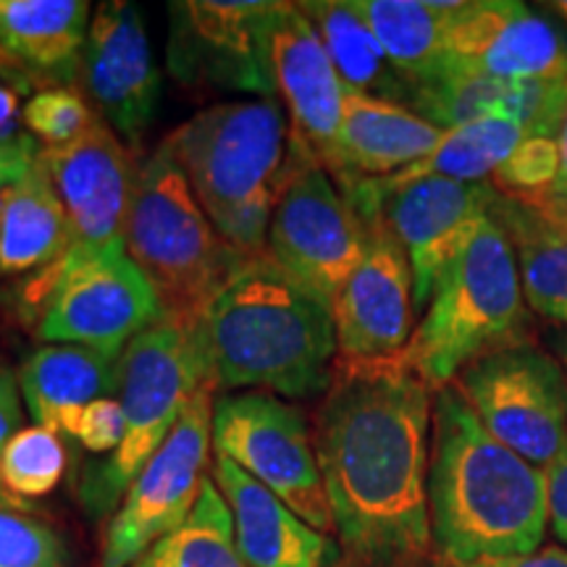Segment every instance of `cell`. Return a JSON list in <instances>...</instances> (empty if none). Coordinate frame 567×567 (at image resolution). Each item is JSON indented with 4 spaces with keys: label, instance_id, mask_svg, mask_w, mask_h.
<instances>
[{
    "label": "cell",
    "instance_id": "cell-1",
    "mask_svg": "<svg viewBox=\"0 0 567 567\" xmlns=\"http://www.w3.org/2000/svg\"><path fill=\"white\" fill-rule=\"evenodd\" d=\"M434 389L405 363L337 360L313 444L334 530L354 567H421L429 515Z\"/></svg>",
    "mask_w": 567,
    "mask_h": 567
},
{
    "label": "cell",
    "instance_id": "cell-2",
    "mask_svg": "<svg viewBox=\"0 0 567 567\" xmlns=\"http://www.w3.org/2000/svg\"><path fill=\"white\" fill-rule=\"evenodd\" d=\"M189 334L213 392L247 389L305 400L323 394L334 379L331 305L268 252L234 268Z\"/></svg>",
    "mask_w": 567,
    "mask_h": 567
},
{
    "label": "cell",
    "instance_id": "cell-3",
    "mask_svg": "<svg viewBox=\"0 0 567 567\" xmlns=\"http://www.w3.org/2000/svg\"><path fill=\"white\" fill-rule=\"evenodd\" d=\"M429 515L446 565L530 555L549 526L547 473L496 442L455 384L434 392Z\"/></svg>",
    "mask_w": 567,
    "mask_h": 567
},
{
    "label": "cell",
    "instance_id": "cell-4",
    "mask_svg": "<svg viewBox=\"0 0 567 567\" xmlns=\"http://www.w3.org/2000/svg\"><path fill=\"white\" fill-rule=\"evenodd\" d=\"M289 140L276 97L210 105L166 137L213 229L243 258L268 252Z\"/></svg>",
    "mask_w": 567,
    "mask_h": 567
},
{
    "label": "cell",
    "instance_id": "cell-5",
    "mask_svg": "<svg viewBox=\"0 0 567 567\" xmlns=\"http://www.w3.org/2000/svg\"><path fill=\"white\" fill-rule=\"evenodd\" d=\"M528 331L513 243L488 216L446 266L402 358L439 392L484 354L528 342Z\"/></svg>",
    "mask_w": 567,
    "mask_h": 567
},
{
    "label": "cell",
    "instance_id": "cell-6",
    "mask_svg": "<svg viewBox=\"0 0 567 567\" xmlns=\"http://www.w3.org/2000/svg\"><path fill=\"white\" fill-rule=\"evenodd\" d=\"M126 255L158 295L163 321L187 331L245 260L213 229L166 140L137 168Z\"/></svg>",
    "mask_w": 567,
    "mask_h": 567
},
{
    "label": "cell",
    "instance_id": "cell-7",
    "mask_svg": "<svg viewBox=\"0 0 567 567\" xmlns=\"http://www.w3.org/2000/svg\"><path fill=\"white\" fill-rule=\"evenodd\" d=\"M205 368L187 329L161 321L132 339L116 365V394L124 410V439L109 460L90 467L82 502L90 515H109L126 488L161 450L189 400L205 389Z\"/></svg>",
    "mask_w": 567,
    "mask_h": 567
},
{
    "label": "cell",
    "instance_id": "cell-8",
    "mask_svg": "<svg viewBox=\"0 0 567 567\" xmlns=\"http://www.w3.org/2000/svg\"><path fill=\"white\" fill-rule=\"evenodd\" d=\"M40 158L66 210V250L55 264L21 284L19 308L40 321L59 284L90 260L126 252L132 193L137 172L124 142L97 116L84 137L61 147H42Z\"/></svg>",
    "mask_w": 567,
    "mask_h": 567
},
{
    "label": "cell",
    "instance_id": "cell-9",
    "mask_svg": "<svg viewBox=\"0 0 567 567\" xmlns=\"http://www.w3.org/2000/svg\"><path fill=\"white\" fill-rule=\"evenodd\" d=\"M213 452L243 467L305 523L323 534L334 530L313 431L297 405L268 392L216 396Z\"/></svg>",
    "mask_w": 567,
    "mask_h": 567
},
{
    "label": "cell",
    "instance_id": "cell-10",
    "mask_svg": "<svg viewBox=\"0 0 567 567\" xmlns=\"http://www.w3.org/2000/svg\"><path fill=\"white\" fill-rule=\"evenodd\" d=\"M365 226L326 168L289 140V163L268 226V255L334 305L363 258Z\"/></svg>",
    "mask_w": 567,
    "mask_h": 567
},
{
    "label": "cell",
    "instance_id": "cell-11",
    "mask_svg": "<svg viewBox=\"0 0 567 567\" xmlns=\"http://www.w3.org/2000/svg\"><path fill=\"white\" fill-rule=\"evenodd\" d=\"M496 442L530 465L547 467L567 444V368L520 342L478 358L455 379Z\"/></svg>",
    "mask_w": 567,
    "mask_h": 567
},
{
    "label": "cell",
    "instance_id": "cell-12",
    "mask_svg": "<svg viewBox=\"0 0 567 567\" xmlns=\"http://www.w3.org/2000/svg\"><path fill=\"white\" fill-rule=\"evenodd\" d=\"M213 450V389H200L126 488L103 538V567H130L193 515Z\"/></svg>",
    "mask_w": 567,
    "mask_h": 567
},
{
    "label": "cell",
    "instance_id": "cell-13",
    "mask_svg": "<svg viewBox=\"0 0 567 567\" xmlns=\"http://www.w3.org/2000/svg\"><path fill=\"white\" fill-rule=\"evenodd\" d=\"M342 193L354 210H379L405 247L413 268L415 310L429 308L446 266L492 216L499 195L488 182L471 184L439 176L392 189H381L371 179H363L344 187Z\"/></svg>",
    "mask_w": 567,
    "mask_h": 567
},
{
    "label": "cell",
    "instance_id": "cell-14",
    "mask_svg": "<svg viewBox=\"0 0 567 567\" xmlns=\"http://www.w3.org/2000/svg\"><path fill=\"white\" fill-rule=\"evenodd\" d=\"M358 216L365 226L363 258L331 305L337 360L347 363L396 358L415 331L413 268L405 247L379 210H358Z\"/></svg>",
    "mask_w": 567,
    "mask_h": 567
},
{
    "label": "cell",
    "instance_id": "cell-15",
    "mask_svg": "<svg viewBox=\"0 0 567 567\" xmlns=\"http://www.w3.org/2000/svg\"><path fill=\"white\" fill-rule=\"evenodd\" d=\"M274 6L264 0H184L168 6L172 74L189 87L274 97L266 55V24Z\"/></svg>",
    "mask_w": 567,
    "mask_h": 567
},
{
    "label": "cell",
    "instance_id": "cell-16",
    "mask_svg": "<svg viewBox=\"0 0 567 567\" xmlns=\"http://www.w3.org/2000/svg\"><path fill=\"white\" fill-rule=\"evenodd\" d=\"M161 321L158 295L130 255L118 252L90 260L59 284L38 321V339L122 358L132 339Z\"/></svg>",
    "mask_w": 567,
    "mask_h": 567
},
{
    "label": "cell",
    "instance_id": "cell-17",
    "mask_svg": "<svg viewBox=\"0 0 567 567\" xmlns=\"http://www.w3.org/2000/svg\"><path fill=\"white\" fill-rule=\"evenodd\" d=\"M80 76L97 116L118 140L137 147L151 130L161 97V69L137 6L126 0L97 6L84 42Z\"/></svg>",
    "mask_w": 567,
    "mask_h": 567
},
{
    "label": "cell",
    "instance_id": "cell-18",
    "mask_svg": "<svg viewBox=\"0 0 567 567\" xmlns=\"http://www.w3.org/2000/svg\"><path fill=\"white\" fill-rule=\"evenodd\" d=\"M444 69L494 80L563 82L567 38L555 21L523 3L460 0L446 34Z\"/></svg>",
    "mask_w": 567,
    "mask_h": 567
},
{
    "label": "cell",
    "instance_id": "cell-19",
    "mask_svg": "<svg viewBox=\"0 0 567 567\" xmlns=\"http://www.w3.org/2000/svg\"><path fill=\"white\" fill-rule=\"evenodd\" d=\"M266 55L274 95L289 116L292 145L329 172L342 124L347 87L316 27L297 3H276L266 24Z\"/></svg>",
    "mask_w": 567,
    "mask_h": 567
},
{
    "label": "cell",
    "instance_id": "cell-20",
    "mask_svg": "<svg viewBox=\"0 0 567 567\" xmlns=\"http://www.w3.org/2000/svg\"><path fill=\"white\" fill-rule=\"evenodd\" d=\"M408 109L444 132L481 118H507L536 137L557 140L567 113V80L515 82L444 69L413 84Z\"/></svg>",
    "mask_w": 567,
    "mask_h": 567
},
{
    "label": "cell",
    "instance_id": "cell-21",
    "mask_svg": "<svg viewBox=\"0 0 567 567\" xmlns=\"http://www.w3.org/2000/svg\"><path fill=\"white\" fill-rule=\"evenodd\" d=\"M213 481L234 517V538L250 567H339L337 542L305 523L274 492L216 455Z\"/></svg>",
    "mask_w": 567,
    "mask_h": 567
},
{
    "label": "cell",
    "instance_id": "cell-22",
    "mask_svg": "<svg viewBox=\"0 0 567 567\" xmlns=\"http://www.w3.org/2000/svg\"><path fill=\"white\" fill-rule=\"evenodd\" d=\"M442 140L444 130L408 105L347 90L329 174L342 189L363 179H384L423 161Z\"/></svg>",
    "mask_w": 567,
    "mask_h": 567
},
{
    "label": "cell",
    "instance_id": "cell-23",
    "mask_svg": "<svg viewBox=\"0 0 567 567\" xmlns=\"http://www.w3.org/2000/svg\"><path fill=\"white\" fill-rule=\"evenodd\" d=\"M84 0H0V48L34 84L71 87L90 30Z\"/></svg>",
    "mask_w": 567,
    "mask_h": 567
},
{
    "label": "cell",
    "instance_id": "cell-24",
    "mask_svg": "<svg viewBox=\"0 0 567 567\" xmlns=\"http://www.w3.org/2000/svg\"><path fill=\"white\" fill-rule=\"evenodd\" d=\"M113 354L80 344H45L19 368V392L34 425L74 439L76 421L92 402L116 392Z\"/></svg>",
    "mask_w": 567,
    "mask_h": 567
},
{
    "label": "cell",
    "instance_id": "cell-25",
    "mask_svg": "<svg viewBox=\"0 0 567 567\" xmlns=\"http://www.w3.org/2000/svg\"><path fill=\"white\" fill-rule=\"evenodd\" d=\"M66 210L38 158L0 195V274H38L66 250Z\"/></svg>",
    "mask_w": 567,
    "mask_h": 567
},
{
    "label": "cell",
    "instance_id": "cell-26",
    "mask_svg": "<svg viewBox=\"0 0 567 567\" xmlns=\"http://www.w3.org/2000/svg\"><path fill=\"white\" fill-rule=\"evenodd\" d=\"M492 216L513 243L528 310L567 326V226L536 205L502 195Z\"/></svg>",
    "mask_w": 567,
    "mask_h": 567
},
{
    "label": "cell",
    "instance_id": "cell-27",
    "mask_svg": "<svg viewBox=\"0 0 567 567\" xmlns=\"http://www.w3.org/2000/svg\"><path fill=\"white\" fill-rule=\"evenodd\" d=\"M297 6L316 27L347 90L408 105L413 84L389 61L352 0H308Z\"/></svg>",
    "mask_w": 567,
    "mask_h": 567
},
{
    "label": "cell",
    "instance_id": "cell-28",
    "mask_svg": "<svg viewBox=\"0 0 567 567\" xmlns=\"http://www.w3.org/2000/svg\"><path fill=\"white\" fill-rule=\"evenodd\" d=\"M352 6L410 84L442 71L446 34L460 0H352Z\"/></svg>",
    "mask_w": 567,
    "mask_h": 567
},
{
    "label": "cell",
    "instance_id": "cell-29",
    "mask_svg": "<svg viewBox=\"0 0 567 567\" xmlns=\"http://www.w3.org/2000/svg\"><path fill=\"white\" fill-rule=\"evenodd\" d=\"M526 126L507 122V118H481L455 130H446L444 140L431 155L413 163L405 172L384 176V179H371L375 187L392 189L400 184H410L417 179H439L492 184L494 174L505 166L509 155L517 151L523 140L528 137Z\"/></svg>",
    "mask_w": 567,
    "mask_h": 567
},
{
    "label": "cell",
    "instance_id": "cell-30",
    "mask_svg": "<svg viewBox=\"0 0 567 567\" xmlns=\"http://www.w3.org/2000/svg\"><path fill=\"white\" fill-rule=\"evenodd\" d=\"M130 567H250L234 538L231 509L213 476L205 478L193 515Z\"/></svg>",
    "mask_w": 567,
    "mask_h": 567
},
{
    "label": "cell",
    "instance_id": "cell-31",
    "mask_svg": "<svg viewBox=\"0 0 567 567\" xmlns=\"http://www.w3.org/2000/svg\"><path fill=\"white\" fill-rule=\"evenodd\" d=\"M66 473V450L59 434L42 429V425H27L11 439L0 463V481L6 492L21 502L40 499L55 492Z\"/></svg>",
    "mask_w": 567,
    "mask_h": 567
},
{
    "label": "cell",
    "instance_id": "cell-32",
    "mask_svg": "<svg viewBox=\"0 0 567 567\" xmlns=\"http://www.w3.org/2000/svg\"><path fill=\"white\" fill-rule=\"evenodd\" d=\"M97 116L74 87L38 90L24 105V130L42 147H61L84 137Z\"/></svg>",
    "mask_w": 567,
    "mask_h": 567
},
{
    "label": "cell",
    "instance_id": "cell-33",
    "mask_svg": "<svg viewBox=\"0 0 567 567\" xmlns=\"http://www.w3.org/2000/svg\"><path fill=\"white\" fill-rule=\"evenodd\" d=\"M557 166V140L528 134L505 166L494 174L492 187L509 200L542 205L549 200L551 187H555Z\"/></svg>",
    "mask_w": 567,
    "mask_h": 567
},
{
    "label": "cell",
    "instance_id": "cell-34",
    "mask_svg": "<svg viewBox=\"0 0 567 567\" xmlns=\"http://www.w3.org/2000/svg\"><path fill=\"white\" fill-rule=\"evenodd\" d=\"M61 536L27 513L0 509V567H66Z\"/></svg>",
    "mask_w": 567,
    "mask_h": 567
},
{
    "label": "cell",
    "instance_id": "cell-35",
    "mask_svg": "<svg viewBox=\"0 0 567 567\" xmlns=\"http://www.w3.org/2000/svg\"><path fill=\"white\" fill-rule=\"evenodd\" d=\"M34 95V80L0 48V142L27 137L24 105Z\"/></svg>",
    "mask_w": 567,
    "mask_h": 567
},
{
    "label": "cell",
    "instance_id": "cell-36",
    "mask_svg": "<svg viewBox=\"0 0 567 567\" xmlns=\"http://www.w3.org/2000/svg\"><path fill=\"white\" fill-rule=\"evenodd\" d=\"M74 439L95 455H113L124 439V410L118 400L103 396L92 402L76 421Z\"/></svg>",
    "mask_w": 567,
    "mask_h": 567
},
{
    "label": "cell",
    "instance_id": "cell-37",
    "mask_svg": "<svg viewBox=\"0 0 567 567\" xmlns=\"http://www.w3.org/2000/svg\"><path fill=\"white\" fill-rule=\"evenodd\" d=\"M24 410H21V392H19V379L9 368L0 365V463H3V452L13 436L19 434L24 425H21ZM0 509H17V513H27L30 502H21L17 496L6 492L3 481H0Z\"/></svg>",
    "mask_w": 567,
    "mask_h": 567
},
{
    "label": "cell",
    "instance_id": "cell-38",
    "mask_svg": "<svg viewBox=\"0 0 567 567\" xmlns=\"http://www.w3.org/2000/svg\"><path fill=\"white\" fill-rule=\"evenodd\" d=\"M544 473H547L549 526L559 542L567 544V444Z\"/></svg>",
    "mask_w": 567,
    "mask_h": 567
},
{
    "label": "cell",
    "instance_id": "cell-39",
    "mask_svg": "<svg viewBox=\"0 0 567 567\" xmlns=\"http://www.w3.org/2000/svg\"><path fill=\"white\" fill-rule=\"evenodd\" d=\"M40 151L42 147L32 134L17 142H0V195L30 172L32 163L40 158Z\"/></svg>",
    "mask_w": 567,
    "mask_h": 567
},
{
    "label": "cell",
    "instance_id": "cell-40",
    "mask_svg": "<svg viewBox=\"0 0 567 567\" xmlns=\"http://www.w3.org/2000/svg\"><path fill=\"white\" fill-rule=\"evenodd\" d=\"M446 567H567V549L547 547L530 551L520 557H502V559H481L471 565H446Z\"/></svg>",
    "mask_w": 567,
    "mask_h": 567
},
{
    "label": "cell",
    "instance_id": "cell-41",
    "mask_svg": "<svg viewBox=\"0 0 567 567\" xmlns=\"http://www.w3.org/2000/svg\"><path fill=\"white\" fill-rule=\"evenodd\" d=\"M557 158H559L557 179H555V187H551L549 200L565 203L567 200V113L563 118V126H559V132H557Z\"/></svg>",
    "mask_w": 567,
    "mask_h": 567
},
{
    "label": "cell",
    "instance_id": "cell-42",
    "mask_svg": "<svg viewBox=\"0 0 567 567\" xmlns=\"http://www.w3.org/2000/svg\"><path fill=\"white\" fill-rule=\"evenodd\" d=\"M536 208L547 213V216H549V218H555V221H559V224H565V226H567V200H565V203H555V200H549V203L536 205Z\"/></svg>",
    "mask_w": 567,
    "mask_h": 567
},
{
    "label": "cell",
    "instance_id": "cell-43",
    "mask_svg": "<svg viewBox=\"0 0 567 567\" xmlns=\"http://www.w3.org/2000/svg\"><path fill=\"white\" fill-rule=\"evenodd\" d=\"M551 9H555L559 17L567 19V0H557V3H551Z\"/></svg>",
    "mask_w": 567,
    "mask_h": 567
},
{
    "label": "cell",
    "instance_id": "cell-44",
    "mask_svg": "<svg viewBox=\"0 0 567 567\" xmlns=\"http://www.w3.org/2000/svg\"><path fill=\"white\" fill-rule=\"evenodd\" d=\"M563 352H565V365H567V337H565V347H563Z\"/></svg>",
    "mask_w": 567,
    "mask_h": 567
}]
</instances>
